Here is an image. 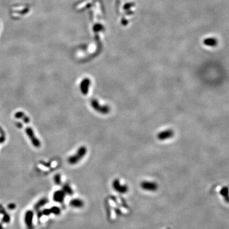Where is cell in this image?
<instances>
[{"label": "cell", "instance_id": "6da1fadb", "mask_svg": "<svg viewBox=\"0 0 229 229\" xmlns=\"http://www.w3.org/2000/svg\"><path fill=\"white\" fill-rule=\"evenodd\" d=\"M106 210L108 220L110 222H116L122 218L127 217L130 213L129 206L123 201H119L117 204L115 197L106 201Z\"/></svg>", "mask_w": 229, "mask_h": 229}, {"label": "cell", "instance_id": "7a4b0ae2", "mask_svg": "<svg viewBox=\"0 0 229 229\" xmlns=\"http://www.w3.org/2000/svg\"><path fill=\"white\" fill-rule=\"evenodd\" d=\"M86 153V148L84 146L80 147L78 149L77 153L75 154V155L70 157L68 158V162L70 164H75L81 158H82V157L85 155Z\"/></svg>", "mask_w": 229, "mask_h": 229}, {"label": "cell", "instance_id": "3957f363", "mask_svg": "<svg viewBox=\"0 0 229 229\" xmlns=\"http://www.w3.org/2000/svg\"><path fill=\"white\" fill-rule=\"evenodd\" d=\"M25 133H26L27 136L29 137V139L31 141L32 145L36 148H39L40 146L41 143L40 142L39 139H38V138L35 136V133H34V131L32 129V128H31V127H27V128L25 129Z\"/></svg>", "mask_w": 229, "mask_h": 229}, {"label": "cell", "instance_id": "277c9868", "mask_svg": "<svg viewBox=\"0 0 229 229\" xmlns=\"http://www.w3.org/2000/svg\"><path fill=\"white\" fill-rule=\"evenodd\" d=\"M141 186L144 190H147V191H151V192L156 190L157 188V185L155 183L152 182H148V181L143 183Z\"/></svg>", "mask_w": 229, "mask_h": 229}, {"label": "cell", "instance_id": "5b68a950", "mask_svg": "<svg viewBox=\"0 0 229 229\" xmlns=\"http://www.w3.org/2000/svg\"><path fill=\"white\" fill-rule=\"evenodd\" d=\"M114 189L117 191V192H120V193H124L127 192V188L125 185H123L122 184H120L118 180H117L114 182L113 184Z\"/></svg>", "mask_w": 229, "mask_h": 229}, {"label": "cell", "instance_id": "8992f818", "mask_svg": "<svg viewBox=\"0 0 229 229\" xmlns=\"http://www.w3.org/2000/svg\"><path fill=\"white\" fill-rule=\"evenodd\" d=\"M89 80L88 79L83 80L80 84V89L83 94H87L88 93V87H89Z\"/></svg>", "mask_w": 229, "mask_h": 229}, {"label": "cell", "instance_id": "52a82bcc", "mask_svg": "<svg viewBox=\"0 0 229 229\" xmlns=\"http://www.w3.org/2000/svg\"><path fill=\"white\" fill-rule=\"evenodd\" d=\"M15 118H21L23 121H24V123H28L29 122L30 119L29 118V117L27 116H26L22 111H18L15 114Z\"/></svg>", "mask_w": 229, "mask_h": 229}, {"label": "cell", "instance_id": "ba28073f", "mask_svg": "<svg viewBox=\"0 0 229 229\" xmlns=\"http://www.w3.org/2000/svg\"><path fill=\"white\" fill-rule=\"evenodd\" d=\"M204 44L209 47H216L218 45V40L214 38H207L204 42Z\"/></svg>", "mask_w": 229, "mask_h": 229}, {"label": "cell", "instance_id": "9c48e42d", "mask_svg": "<svg viewBox=\"0 0 229 229\" xmlns=\"http://www.w3.org/2000/svg\"><path fill=\"white\" fill-rule=\"evenodd\" d=\"M173 132L171 131V130H166V131L162 132L160 134H158V138L160 139H162V140H163V139H168V138H169L170 137H171L173 136Z\"/></svg>", "mask_w": 229, "mask_h": 229}, {"label": "cell", "instance_id": "30bf717a", "mask_svg": "<svg viewBox=\"0 0 229 229\" xmlns=\"http://www.w3.org/2000/svg\"><path fill=\"white\" fill-rule=\"evenodd\" d=\"M63 197H64V193L62 192L59 191V192H57L55 193V197H55V199L57 201H61Z\"/></svg>", "mask_w": 229, "mask_h": 229}, {"label": "cell", "instance_id": "8fae6325", "mask_svg": "<svg viewBox=\"0 0 229 229\" xmlns=\"http://www.w3.org/2000/svg\"><path fill=\"white\" fill-rule=\"evenodd\" d=\"M221 194L224 197H226V195H228V188L227 187L223 188L222 190H221Z\"/></svg>", "mask_w": 229, "mask_h": 229}, {"label": "cell", "instance_id": "7c38bea8", "mask_svg": "<svg viewBox=\"0 0 229 229\" xmlns=\"http://www.w3.org/2000/svg\"><path fill=\"white\" fill-rule=\"evenodd\" d=\"M72 204H73V205L75 206H82V204L83 203H82V201H80V200L76 199V200H74V201H73Z\"/></svg>", "mask_w": 229, "mask_h": 229}, {"label": "cell", "instance_id": "4fadbf2b", "mask_svg": "<svg viewBox=\"0 0 229 229\" xmlns=\"http://www.w3.org/2000/svg\"><path fill=\"white\" fill-rule=\"evenodd\" d=\"M54 180H55V183L57 184H60V176L59 174H57V175L55 176L54 177Z\"/></svg>", "mask_w": 229, "mask_h": 229}, {"label": "cell", "instance_id": "5bb4252c", "mask_svg": "<svg viewBox=\"0 0 229 229\" xmlns=\"http://www.w3.org/2000/svg\"><path fill=\"white\" fill-rule=\"evenodd\" d=\"M64 188V190H66V191H68L70 194H72V190H71V189L70 188V187L68 185H65Z\"/></svg>", "mask_w": 229, "mask_h": 229}, {"label": "cell", "instance_id": "9a60e30c", "mask_svg": "<svg viewBox=\"0 0 229 229\" xmlns=\"http://www.w3.org/2000/svg\"><path fill=\"white\" fill-rule=\"evenodd\" d=\"M16 125L17 126L18 128H22V125L20 123H17Z\"/></svg>", "mask_w": 229, "mask_h": 229}, {"label": "cell", "instance_id": "2e32d148", "mask_svg": "<svg viewBox=\"0 0 229 229\" xmlns=\"http://www.w3.org/2000/svg\"><path fill=\"white\" fill-rule=\"evenodd\" d=\"M161 229H171V228L169 227H163L162 228H161Z\"/></svg>", "mask_w": 229, "mask_h": 229}]
</instances>
